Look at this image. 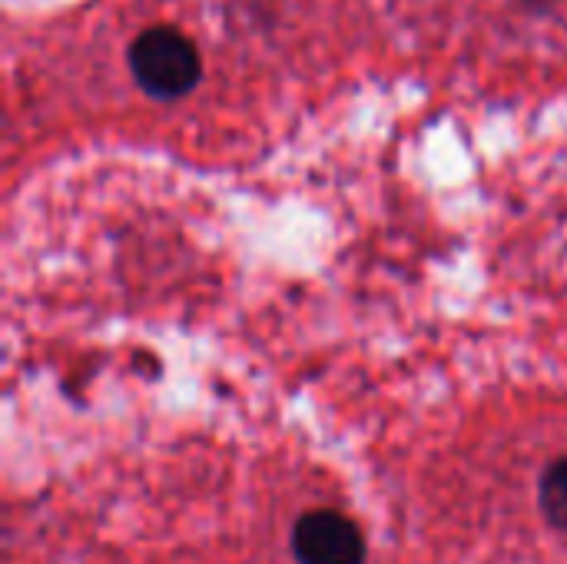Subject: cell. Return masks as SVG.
I'll use <instances>...</instances> for the list:
<instances>
[{
  "instance_id": "6da1fadb",
  "label": "cell",
  "mask_w": 567,
  "mask_h": 564,
  "mask_svg": "<svg viewBox=\"0 0 567 564\" xmlns=\"http://www.w3.org/2000/svg\"><path fill=\"white\" fill-rule=\"evenodd\" d=\"M130 70L133 80L159 100L186 96L203 73V60L196 43L176 27H150L130 43Z\"/></svg>"
},
{
  "instance_id": "7a4b0ae2",
  "label": "cell",
  "mask_w": 567,
  "mask_h": 564,
  "mask_svg": "<svg viewBox=\"0 0 567 564\" xmlns=\"http://www.w3.org/2000/svg\"><path fill=\"white\" fill-rule=\"evenodd\" d=\"M292 552L299 564H365V539L339 512H309L296 522Z\"/></svg>"
},
{
  "instance_id": "3957f363",
  "label": "cell",
  "mask_w": 567,
  "mask_h": 564,
  "mask_svg": "<svg viewBox=\"0 0 567 564\" xmlns=\"http://www.w3.org/2000/svg\"><path fill=\"white\" fill-rule=\"evenodd\" d=\"M538 499H542V512L548 515V522L567 532V459L548 465V472L542 475Z\"/></svg>"
},
{
  "instance_id": "277c9868",
  "label": "cell",
  "mask_w": 567,
  "mask_h": 564,
  "mask_svg": "<svg viewBox=\"0 0 567 564\" xmlns=\"http://www.w3.org/2000/svg\"><path fill=\"white\" fill-rule=\"evenodd\" d=\"M525 3H542V0H525Z\"/></svg>"
}]
</instances>
